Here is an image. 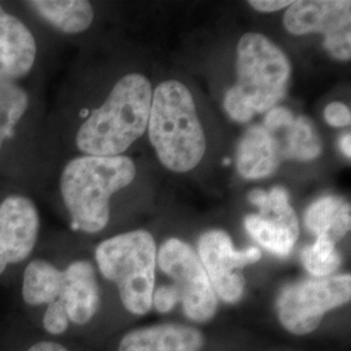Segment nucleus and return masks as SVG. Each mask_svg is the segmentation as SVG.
Segmentation results:
<instances>
[{"mask_svg": "<svg viewBox=\"0 0 351 351\" xmlns=\"http://www.w3.org/2000/svg\"><path fill=\"white\" fill-rule=\"evenodd\" d=\"M152 88L142 75L123 77L77 133V147L90 156H119L149 125Z\"/></svg>", "mask_w": 351, "mask_h": 351, "instance_id": "f257e3e1", "label": "nucleus"}, {"mask_svg": "<svg viewBox=\"0 0 351 351\" xmlns=\"http://www.w3.org/2000/svg\"><path fill=\"white\" fill-rule=\"evenodd\" d=\"M137 169L126 156L75 158L65 165L60 190L72 226L94 234L110 221V199L136 178Z\"/></svg>", "mask_w": 351, "mask_h": 351, "instance_id": "f03ea898", "label": "nucleus"}, {"mask_svg": "<svg viewBox=\"0 0 351 351\" xmlns=\"http://www.w3.org/2000/svg\"><path fill=\"white\" fill-rule=\"evenodd\" d=\"M147 126L151 143L164 167L185 173L201 163L206 137L193 95L184 84L171 80L156 88Z\"/></svg>", "mask_w": 351, "mask_h": 351, "instance_id": "7ed1b4c3", "label": "nucleus"}, {"mask_svg": "<svg viewBox=\"0 0 351 351\" xmlns=\"http://www.w3.org/2000/svg\"><path fill=\"white\" fill-rule=\"evenodd\" d=\"M290 72L288 58L276 45L262 34H245L237 46L239 80L224 99L226 112L247 123L255 113L271 111L287 94Z\"/></svg>", "mask_w": 351, "mask_h": 351, "instance_id": "20e7f679", "label": "nucleus"}, {"mask_svg": "<svg viewBox=\"0 0 351 351\" xmlns=\"http://www.w3.org/2000/svg\"><path fill=\"white\" fill-rule=\"evenodd\" d=\"M156 254V243L146 230L106 239L95 250L101 276L117 287L120 300L130 314L143 316L152 308Z\"/></svg>", "mask_w": 351, "mask_h": 351, "instance_id": "39448f33", "label": "nucleus"}, {"mask_svg": "<svg viewBox=\"0 0 351 351\" xmlns=\"http://www.w3.org/2000/svg\"><path fill=\"white\" fill-rule=\"evenodd\" d=\"M351 276L315 277L290 284L277 300V315L289 333L306 336L322 324L326 313L350 302Z\"/></svg>", "mask_w": 351, "mask_h": 351, "instance_id": "423d86ee", "label": "nucleus"}, {"mask_svg": "<svg viewBox=\"0 0 351 351\" xmlns=\"http://www.w3.org/2000/svg\"><path fill=\"white\" fill-rule=\"evenodd\" d=\"M156 263L173 281L169 287L175 290L189 320L195 323L213 320L219 298L197 252L181 239H167L156 254Z\"/></svg>", "mask_w": 351, "mask_h": 351, "instance_id": "0eeeda50", "label": "nucleus"}, {"mask_svg": "<svg viewBox=\"0 0 351 351\" xmlns=\"http://www.w3.org/2000/svg\"><path fill=\"white\" fill-rule=\"evenodd\" d=\"M101 294L95 267L75 261L63 269L56 298L45 307L42 328L50 336H62L71 324L86 326L99 310Z\"/></svg>", "mask_w": 351, "mask_h": 351, "instance_id": "6e6552de", "label": "nucleus"}, {"mask_svg": "<svg viewBox=\"0 0 351 351\" xmlns=\"http://www.w3.org/2000/svg\"><path fill=\"white\" fill-rule=\"evenodd\" d=\"M198 258L221 301L233 304L241 301L245 289L242 269L262 258L258 247L237 251L230 237L223 230H208L198 241Z\"/></svg>", "mask_w": 351, "mask_h": 351, "instance_id": "1a4fd4ad", "label": "nucleus"}, {"mask_svg": "<svg viewBox=\"0 0 351 351\" xmlns=\"http://www.w3.org/2000/svg\"><path fill=\"white\" fill-rule=\"evenodd\" d=\"M259 213L245 217V228L252 239L265 250L285 258L293 250L300 237V224L289 203L288 193L282 188L271 191L255 189L249 194Z\"/></svg>", "mask_w": 351, "mask_h": 351, "instance_id": "9d476101", "label": "nucleus"}, {"mask_svg": "<svg viewBox=\"0 0 351 351\" xmlns=\"http://www.w3.org/2000/svg\"><path fill=\"white\" fill-rule=\"evenodd\" d=\"M40 220L34 202L12 194L0 203V276L26 261L37 245Z\"/></svg>", "mask_w": 351, "mask_h": 351, "instance_id": "9b49d317", "label": "nucleus"}, {"mask_svg": "<svg viewBox=\"0 0 351 351\" xmlns=\"http://www.w3.org/2000/svg\"><path fill=\"white\" fill-rule=\"evenodd\" d=\"M284 26L294 36L323 33L326 39L350 33L351 1L349 0H301L293 1L284 16Z\"/></svg>", "mask_w": 351, "mask_h": 351, "instance_id": "f8f14e48", "label": "nucleus"}, {"mask_svg": "<svg viewBox=\"0 0 351 351\" xmlns=\"http://www.w3.org/2000/svg\"><path fill=\"white\" fill-rule=\"evenodd\" d=\"M37 45L32 32L0 5V81L27 75L36 62Z\"/></svg>", "mask_w": 351, "mask_h": 351, "instance_id": "ddd939ff", "label": "nucleus"}, {"mask_svg": "<svg viewBox=\"0 0 351 351\" xmlns=\"http://www.w3.org/2000/svg\"><path fill=\"white\" fill-rule=\"evenodd\" d=\"M204 337L194 326L165 323L129 330L116 351H202Z\"/></svg>", "mask_w": 351, "mask_h": 351, "instance_id": "4468645a", "label": "nucleus"}, {"mask_svg": "<svg viewBox=\"0 0 351 351\" xmlns=\"http://www.w3.org/2000/svg\"><path fill=\"white\" fill-rule=\"evenodd\" d=\"M281 158V145L275 134L264 126H251L239 142L237 168L247 180L263 178L276 169Z\"/></svg>", "mask_w": 351, "mask_h": 351, "instance_id": "2eb2a0df", "label": "nucleus"}, {"mask_svg": "<svg viewBox=\"0 0 351 351\" xmlns=\"http://www.w3.org/2000/svg\"><path fill=\"white\" fill-rule=\"evenodd\" d=\"M304 224L316 239H324L336 246L350 230V204L339 197H323L307 208Z\"/></svg>", "mask_w": 351, "mask_h": 351, "instance_id": "dca6fc26", "label": "nucleus"}, {"mask_svg": "<svg viewBox=\"0 0 351 351\" xmlns=\"http://www.w3.org/2000/svg\"><path fill=\"white\" fill-rule=\"evenodd\" d=\"M26 4L49 24L68 34L82 33L94 20V10L86 0H33Z\"/></svg>", "mask_w": 351, "mask_h": 351, "instance_id": "f3484780", "label": "nucleus"}, {"mask_svg": "<svg viewBox=\"0 0 351 351\" xmlns=\"http://www.w3.org/2000/svg\"><path fill=\"white\" fill-rule=\"evenodd\" d=\"M285 132V142L281 146L282 156L307 162L314 160L320 155L322 142L311 120L307 117L294 119Z\"/></svg>", "mask_w": 351, "mask_h": 351, "instance_id": "a211bd4d", "label": "nucleus"}, {"mask_svg": "<svg viewBox=\"0 0 351 351\" xmlns=\"http://www.w3.org/2000/svg\"><path fill=\"white\" fill-rule=\"evenodd\" d=\"M29 107V97L24 88L11 81H0V149L11 138Z\"/></svg>", "mask_w": 351, "mask_h": 351, "instance_id": "6ab92c4d", "label": "nucleus"}, {"mask_svg": "<svg viewBox=\"0 0 351 351\" xmlns=\"http://www.w3.org/2000/svg\"><path fill=\"white\" fill-rule=\"evenodd\" d=\"M341 255L336 246L322 239L302 251V263L308 274L315 277L330 276L341 264Z\"/></svg>", "mask_w": 351, "mask_h": 351, "instance_id": "aec40b11", "label": "nucleus"}, {"mask_svg": "<svg viewBox=\"0 0 351 351\" xmlns=\"http://www.w3.org/2000/svg\"><path fill=\"white\" fill-rule=\"evenodd\" d=\"M293 121H294V116L289 111L288 108L277 107V108H272L269 112L267 113L264 128L269 133L275 134L277 132L288 129Z\"/></svg>", "mask_w": 351, "mask_h": 351, "instance_id": "412c9836", "label": "nucleus"}, {"mask_svg": "<svg viewBox=\"0 0 351 351\" xmlns=\"http://www.w3.org/2000/svg\"><path fill=\"white\" fill-rule=\"evenodd\" d=\"M324 117L329 125L345 128L350 125L351 113L349 107L341 101H333L326 106Z\"/></svg>", "mask_w": 351, "mask_h": 351, "instance_id": "4be33fe9", "label": "nucleus"}, {"mask_svg": "<svg viewBox=\"0 0 351 351\" xmlns=\"http://www.w3.org/2000/svg\"><path fill=\"white\" fill-rule=\"evenodd\" d=\"M178 304V298L176 294L175 290L164 285L159 288L154 289V294H152V306L162 314H167L169 311H172L176 306Z\"/></svg>", "mask_w": 351, "mask_h": 351, "instance_id": "5701e85b", "label": "nucleus"}, {"mask_svg": "<svg viewBox=\"0 0 351 351\" xmlns=\"http://www.w3.org/2000/svg\"><path fill=\"white\" fill-rule=\"evenodd\" d=\"M251 7L259 12H276L293 4L291 0H251Z\"/></svg>", "mask_w": 351, "mask_h": 351, "instance_id": "b1692460", "label": "nucleus"}, {"mask_svg": "<svg viewBox=\"0 0 351 351\" xmlns=\"http://www.w3.org/2000/svg\"><path fill=\"white\" fill-rule=\"evenodd\" d=\"M23 351H71L63 343L53 339H42L30 342Z\"/></svg>", "mask_w": 351, "mask_h": 351, "instance_id": "393cba45", "label": "nucleus"}, {"mask_svg": "<svg viewBox=\"0 0 351 351\" xmlns=\"http://www.w3.org/2000/svg\"><path fill=\"white\" fill-rule=\"evenodd\" d=\"M341 150L350 159L351 158V137L350 133L345 134L341 139Z\"/></svg>", "mask_w": 351, "mask_h": 351, "instance_id": "a878e982", "label": "nucleus"}]
</instances>
